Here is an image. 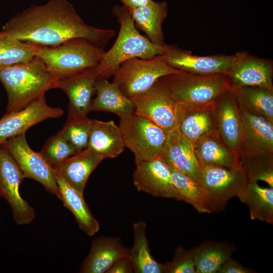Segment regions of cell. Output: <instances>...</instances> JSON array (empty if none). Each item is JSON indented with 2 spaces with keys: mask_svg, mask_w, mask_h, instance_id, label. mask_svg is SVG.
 <instances>
[{
  "mask_svg": "<svg viewBox=\"0 0 273 273\" xmlns=\"http://www.w3.org/2000/svg\"><path fill=\"white\" fill-rule=\"evenodd\" d=\"M96 97L92 100L91 111L114 113L120 118L135 113L134 106L130 99L120 90L114 82L107 79L98 78L95 83Z\"/></svg>",
  "mask_w": 273,
  "mask_h": 273,
  "instance_id": "obj_25",
  "label": "cell"
},
{
  "mask_svg": "<svg viewBox=\"0 0 273 273\" xmlns=\"http://www.w3.org/2000/svg\"><path fill=\"white\" fill-rule=\"evenodd\" d=\"M240 107L243 130L238 157L273 155V124L241 105Z\"/></svg>",
  "mask_w": 273,
  "mask_h": 273,
  "instance_id": "obj_17",
  "label": "cell"
},
{
  "mask_svg": "<svg viewBox=\"0 0 273 273\" xmlns=\"http://www.w3.org/2000/svg\"><path fill=\"white\" fill-rule=\"evenodd\" d=\"M134 242L128 255L135 273H163V264L156 261L151 254L146 236V224L143 221L133 225Z\"/></svg>",
  "mask_w": 273,
  "mask_h": 273,
  "instance_id": "obj_31",
  "label": "cell"
},
{
  "mask_svg": "<svg viewBox=\"0 0 273 273\" xmlns=\"http://www.w3.org/2000/svg\"><path fill=\"white\" fill-rule=\"evenodd\" d=\"M0 197H1V194H0Z\"/></svg>",
  "mask_w": 273,
  "mask_h": 273,
  "instance_id": "obj_42",
  "label": "cell"
},
{
  "mask_svg": "<svg viewBox=\"0 0 273 273\" xmlns=\"http://www.w3.org/2000/svg\"><path fill=\"white\" fill-rule=\"evenodd\" d=\"M236 249L226 242L208 241L191 250L196 273H217Z\"/></svg>",
  "mask_w": 273,
  "mask_h": 273,
  "instance_id": "obj_28",
  "label": "cell"
},
{
  "mask_svg": "<svg viewBox=\"0 0 273 273\" xmlns=\"http://www.w3.org/2000/svg\"><path fill=\"white\" fill-rule=\"evenodd\" d=\"M192 145L201 167L241 168L238 156L225 144L216 130L200 137Z\"/></svg>",
  "mask_w": 273,
  "mask_h": 273,
  "instance_id": "obj_21",
  "label": "cell"
},
{
  "mask_svg": "<svg viewBox=\"0 0 273 273\" xmlns=\"http://www.w3.org/2000/svg\"><path fill=\"white\" fill-rule=\"evenodd\" d=\"M112 12L120 29L114 43L104 52L97 66L99 78L108 79L114 76L126 61L133 58L151 59L163 55L167 50L169 45H155L140 33L126 7L116 5Z\"/></svg>",
  "mask_w": 273,
  "mask_h": 273,
  "instance_id": "obj_2",
  "label": "cell"
},
{
  "mask_svg": "<svg viewBox=\"0 0 273 273\" xmlns=\"http://www.w3.org/2000/svg\"><path fill=\"white\" fill-rule=\"evenodd\" d=\"M232 90L240 105L273 124V87L250 86Z\"/></svg>",
  "mask_w": 273,
  "mask_h": 273,
  "instance_id": "obj_30",
  "label": "cell"
},
{
  "mask_svg": "<svg viewBox=\"0 0 273 273\" xmlns=\"http://www.w3.org/2000/svg\"><path fill=\"white\" fill-rule=\"evenodd\" d=\"M236 54L231 68L225 74L230 89L250 86L273 87V65L270 60L251 56L245 51Z\"/></svg>",
  "mask_w": 273,
  "mask_h": 273,
  "instance_id": "obj_13",
  "label": "cell"
},
{
  "mask_svg": "<svg viewBox=\"0 0 273 273\" xmlns=\"http://www.w3.org/2000/svg\"><path fill=\"white\" fill-rule=\"evenodd\" d=\"M162 56L167 64L181 71L203 74H226L231 68L237 54L199 56L175 46L169 45Z\"/></svg>",
  "mask_w": 273,
  "mask_h": 273,
  "instance_id": "obj_15",
  "label": "cell"
},
{
  "mask_svg": "<svg viewBox=\"0 0 273 273\" xmlns=\"http://www.w3.org/2000/svg\"><path fill=\"white\" fill-rule=\"evenodd\" d=\"M104 49L82 38L53 47L38 46L35 56L59 80L98 66Z\"/></svg>",
  "mask_w": 273,
  "mask_h": 273,
  "instance_id": "obj_4",
  "label": "cell"
},
{
  "mask_svg": "<svg viewBox=\"0 0 273 273\" xmlns=\"http://www.w3.org/2000/svg\"><path fill=\"white\" fill-rule=\"evenodd\" d=\"M132 178L133 185L139 192L154 197L178 200L172 182L169 166L162 157L136 164Z\"/></svg>",
  "mask_w": 273,
  "mask_h": 273,
  "instance_id": "obj_14",
  "label": "cell"
},
{
  "mask_svg": "<svg viewBox=\"0 0 273 273\" xmlns=\"http://www.w3.org/2000/svg\"><path fill=\"white\" fill-rule=\"evenodd\" d=\"M180 71L167 64L162 55L149 59L133 58L121 64L112 82L130 98L147 91L160 78Z\"/></svg>",
  "mask_w": 273,
  "mask_h": 273,
  "instance_id": "obj_7",
  "label": "cell"
},
{
  "mask_svg": "<svg viewBox=\"0 0 273 273\" xmlns=\"http://www.w3.org/2000/svg\"><path fill=\"white\" fill-rule=\"evenodd\" d=\"M128 252L129 249L122 245L119 238L102 236L95 238L79 272L106 273L116 260L128 255Z\"/></svg>",
  "mask_w": 273,
  "mask_h": 273,
  "instance_id": "obj_22",
  "label": "cell"
},
{
  "mask_svg": "<svg viewBox=\"0 0 273 273\" xmlns=\"http://www.w3.org/2000/svg\"><path fill=\"white\" fill-rule=\"evenodd\" d=\"M248 181L241 168L204 166L199 180L210 213L222 210L228 201L238 196Z\"/></svg>",
  "mask_w": 273,
  "mask_h": 273,
  "instance_id": "obj_8",
  "label": "cell"
},
{
  "mask_svg": "<svg viewBox=\"0 0 273 273\" xmlns=\"http://www.w3.org/2000/svg\"><path fill=\"white\" fill-rule=\"evenodd\" d=\"M128 10L135 27L144 32L151 42L159 46L166 44L162 31L168 12L166 2L153 0L144 6Z\"/></svg>",
  "mask_w": 273,
  "mask_h": 273,
  "instance_id": "obj_24",
  "label": "cell"
},
{
  "mask_svg": "<svg viewBox=\"0 0 273 273\" xmlns=\"http://www.w3.org/2000/svg\"><path fill=\"white\" fill-rule=\"evenodd\" d=\"M98 78L96 67L58 80L56 88L63 90L69 99L67 120L86 117L91 111L92 98Z\"/></svg>",
  "mask_w": 273,
  "mask_h": 273,
  "instance_id": "obj_18",
  "label": "cell"
},
{
  "mask_svg": "<svg viewBox=\"0 0 273 273\" xmlns=\"http://www.w3.org/2000/svg\"><path fill=\"white\" fill-rule=\"evenodd\" d=\"M239 159L248 183L260 180L273 188V155L243 157Z\"/></svg>",
  "mask_w": 273,
  "mask_h": 273,
  "instance_id": "obj_34",
  "label": "cell"
},
{
  "mask_svg": "<svg viewBox=\"0 0 273 273\" xmlns=\"http://www.w3.org/2000/svg\"><path fill=\"white\" fill-rule=\"evenodd\" d=\"M216 130L225 144L238 155L243 130L240 105L228 89L214 101Z\"/></svg>",
  "mask_w": 273,
  "mask_h": 273,
  "instance_id": "obj_16",
  "label": "cell"
},
{
  "mask_svg": "<svg viewBox=\"0 0 273 273\" xmlns=\"http://www.w3.org/2000/svg\"><path fill=\"white\" fill-rule=\"evenodd\" d=\"M176 104V127L192 143L216 130L214 102Z\"/></svg>",
  "mask_w": 273,
  "mask_h": 273,
  "instance_id": "obj_19",
  "label": "cell"
},
{
  "mask_svg": "<svg viewBox=\"0 0 273 273\" xmlns=\"http://www.w3.org/2000/svg\"><path fill=\"white\" fill-rule=\"evenodd\" d=\"M125 148L120 129L114 121L93 119L87 148L105 159L117 157Z\"/></svg>",
  "mask_w": 273,
  "mask_h": 273,
  "instance_id": "obj_26",
  "label": "cell"
},
{
  "mask_svg": "<svg viewBox=\"0 0 273 273\" xmlns=\"http://www.w3.org/2000/svg\"><path fill=\"white\" fill-rule=\"evenodd\" d=\"M1 32L0 66H10L27 62L35 57V51L38 46Z\"/></svg>",
  "mask_w": 273,
  "mask_h": 273,
  "instance_id": "obj_33",
  "label": "cell"
},
{
  "mask_svg": "<svg viewBox=\"0 0 273 273\" xmlns=\"http://www.w3.org/2000/svg\"><path fill=\"white\" fill-rule=\"evenodd\" d=\"M131 272H134V268L128 255L116 260L106 272V273Z\"/></svg>",
  "mask_w": 273,
  "mask_h": 273,
  "instance_id": "obj_38",
  "label": "cell"
},
{
  "mask_svg": "<svg viewBox=\"0 0 273 273\" xmlns=\"http://www.w3.org/2000/svg\"><path fill=\"white\" fill-rule=\"evenodd\" d=\"M39 153L54 169L67 159L78 152L59 131L47 140Z\"/></svg>",
  "mask_w": 273,
  "mask_h": 273,
  "instance_id": "obj_36",
  "label": "cell"
},
{
  "mask_svg": "<svg viewBox=\"0 0 273 273\" xmlns=\"http://www.w3.org/2000/svg\"><path fill=\"white\" fill-rule=\"evenodd\" d=\"M160 81L176 103L214 102L229 88L225 74H203L180 71Z\"/></svg>",
  "mask_w": 273,
  "mask_h": 273,
  "instance_id": "obj_5",
  "label": "cell"
},
{
  "mask_svg": "<svg viewBox=\"0 0 273 273\" xmlns=\"http://www.w3.org/2000/svg\"><path fill=\"white\" fill-rule=\"evenodd\" d=\"M1 31L39 47L56 46L82 38L104 49L115 35L113 29L85 23L67 0H50L32 6L10 19Z\"/></svg>",
  "mask_w": 273,
  "mask_h": 273,
  "instance_id": "obj_1",
  "label": "cell"
},
{
  "mask_svg": "<svg viewBox=\"0 0 273 273\" xmlns=\"http://www.w3.org/2000/svg\"><path fill=\"white\" fill-rule=\"evenodd\" d=\"M105 158L86 148L71 156L55 168V172L61 176L71 187L83 194L88 178L99 164Z\"/></svg>",
  "mask_w": 273,
  "mask_h": 273,
  "instance_id": "obj_23",
  "label": "cell"
},
{
  "mask_svg": "<svg viewBox=\"0 0 273 273\" xmlns=\"http://www.w3.org/2000/svg\"><path fill=\"white\" fill-rule=\"evenodd\" d=\"M93 123L87 116L67 120L59 132L79 152L87 147Z\"/></svg>",
  "mask_w": 273,
  "mask_h": 273,
  "instance_id": "obj_35",
  "label": "cell"
},
{
  "mask_svg": "<svg viewBox=\"0 0 273 273\" xmlns=\"http://www.w3.org/2000/svg\"><path fill=\"white\" fill-rule=\"evenodd\" d=\"M55 176L63 205L73 214L82 231L88 236L94 235L99 231L100 224L86 203L83 194L74 189L58 174L55 173Z\"/></svg>",
  "mask_w": 273,
  "mask_h": 273,
  "instance_id": "obj_27",
  "label": "cell"
},
{
  "mask_svg": "<svg viewBox=\"0 0 273 273\" xmlns=\"http://www.w3.org/2000/svg\"><path fill=\"white\" fill-rule=\"evenodd\" d=\"M124 145L133 154L135 164L161 157L167 133L149 120L133 113L120 118Z\"/></svg>",
  "mask_w": 273,
  "mask_h": 273,
  "instance_id": "obj_6",
  "label": "cell"
},
{
  "mask_svg": "<svg viewBox=\"0 0 273 273\" xmlns=\"http://www.w3.org/2000/svg\"><path fill=\"white\" fill-rule=\"evenodd\" d=\"M168 165L178 201L183 200L190 204L199 213H210L207 208L205 194L200 184L189 175Z\"/></svg>",
  "mask_w": 273,
  "mask_h": 273,
  "instance_id": "obj_32",
  "label": "cell"
},
{
  "mask_svg": "<svg viewBox=\"0 0 273 273\" xmlns=\"http://www.w3.org/2000/svg\"><path fill=\"white\" fill-rule=\"evenodd\" d=\"M163 273H196L192 254L182 246L176 248L173 259L163 264Z\"/></svg>",
  "mask_w": 273,
  "mask_h": 273,
  "instance_id": "obj_37",
  "label": "cell"
},
{
  "mask_svg": "<svg viewBox=\"0 0 273 273\" xmlns=\"http://www.w3.org/2000/svg\"><path fill=\"white\" fill-rule=\"evenodd\" d=\"M2 145L14 158L24 178L37 181L46 191L60 199L54 169L39 152L31 149L27 142L25 133L10 138Z\"/></svg>",
  "mask_w": 273,
  "mask_h": 273,
  "instance_id": "obj_9",
  "label": "cell"
},
{
  "mask_svg": "<svg viewBox=\"0 0 273 273\" xmlns=\"http://www.w3.org/2000/svg\"><path fill=\"white\" fill-rule=\"evenodd\" d=\"M121 2L122 5L128 9H133L144 6L153 0H118Z\"/></svg>",
  "mask_w": 273,
  "mask_h": 273,
  "instance_id": "obj_40",
  "label": "cell"
},
{
  "mask_svg": "<svg viewBox=\"0 0 273 273\" xmlns=\"http://www.w3.org/2000/svg\"><path fill=\"white\" fill-rule=\"evenodd\" d=\"M1 32L0 31V34H1Z\"/></svg>",
  "mask_w": 273,
  "mask_h": 273,
  "instance_id": "obj_41",
  "label": "cell"
},
{
  "mask_svg": "<svg viewBox=\"0 0 273 273\" xmlns=\"http://www.w3.org/2000/svg\"><path fill=\"white\" fill-rule=\"evenodd\" d=\"M255 270L248 268L232 258L226 261L217 273H252Z\"/></svg>",
  "mask_w": 273,
  "mask_h": 273,
  "instance_id": "obj_39",
  "label": "cell"
},
{
  "mask_svg": "<svg viewBox=\"0 0 273 273\" xmlns=\"http://www.w3.org/2000/svg\"><path fill=\"white\" fill-rule=\"evenodd\" d=\"M161 157L167 163L199 183L202 167L196 158L192 143L177 127L167 133Z\"/></svg>",
  "mask_w": 273,
  "mask_h": 273,
  "instance_id": "obj_20",
  "label": "cell"
},
{
  "mask_svg": "<svg viewBox=\"0 0 273 273\" xmlns=\"http://www.w3.org/2000/svg\"><path fill=\"white\" fill-rule=\"evenodd\" d=\"M23 174L8 151L0 146V194L9 203L15 222L20 225L31 223L35 217L33 207L21 196L19 187Z\"/></svg>",
  "mask_w": 273,
  "mask_h": 273,
  "instance_id": "obj_10",
  "label": "cell"
},
{
  "mask_svg": "<svg viewBox=\"0 0 273 273\" xmlns=\"http://www.w3.org/2000/svg\"><path fill=\"white\" fill-rule=\"evenodd\" d=\"M249 209L252 220L273 223V188H263L257 182L248 183L238 196Z\"/></svg>",
  "mask_w": 273,
  "mask_h": 273,
  "instance_id": "obj_29",
  "label": "cell"
},
{
  "mask_svg": "<svg viewBox=\"0 0 273 273\" xmlns=\"http://www.w3.org/2000/svg\"><path fill=\"white\" fill-rule=\"evenodd\" d=\"M64 114L61 108L50 106L45 95L19 111L6 113L0 119V146L7 139L25 133L30 127L50 118Z\"/></svg>",
  "mask_w": 273,
  "mask_h": 273,
  "instance_id": "obj_12",
  "label": "cell"
},
{
  "mask_svg": "<svg viewBox=\"0 0 273 273\" xmlns=\"http://www.w3.org/2000/svg\"><path fill=\"white\" fill-rule=\"evenodd\" d=\"M129 99L135 114L155 124L166 133L176 127V104L159 79L146 92Z\"/></svg>",
  "mask_w": 273,
  "mask_h": 273,
  "instance_id": "obj_11",
  "label": "cell"
},
{
  "mask_svg": "<svg viewBox=\"0 0 273 273\" xmlns=\"http://www.w3.org/2000/svg\"><path fill=\"white\" fill-rule=\"evenodd\" d=\"M58 79L38 57L10 66H0V81L6 90L8 101L6 113L19 111L56 88Z\"/></svg>",
  "mask_w": 273,
  "mask_h": 273,
  "instance_id": "obj_3",
  "label": "cell"
}]
</instances>
